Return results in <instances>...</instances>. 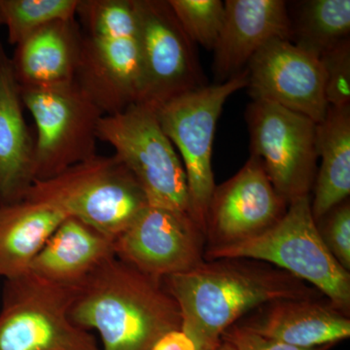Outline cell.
<instances>
[{
  "label": "cell",
  "mask_w": 350,
  "mask_h": 350,
  "mask_svg": "<svg viewBox=\"0 0 350 350\" xmlns=\"http://www.w3.org/2000/svg\"><path fill=\"white\" fill-rule=\"evenodd\" d=\"M188 38L213 50L224 21V2L220 0H167Z\"/></svg>",
  "instance_id": "cell-24"
},
{
  "label": "cell",
  "mask_w": 350,
  "mask_h": 350,
  "mask_svg": "<svg viewBox=\"0 0 350 350\" xmlns=\"http://www.w3.org/2000/svg\"><path fill=\"white\" fill-rule=\"evenodd\" d=\"M227 258L273 265L319 290L349 317L350 273L322 241L313 219L310 196L290 202L284 216L259 236L204 252L206 261Z\"/></svg>",
  "instance_id": "cell-4"
},
{
  "label": "cell",
  "mask_w": 350,
  "mask_h": 350,
  "mask_svg": "<svg viewBox=\"0 0 350 350\" xmlns=\"http://www.w3.org/2000/svg\"><path fill=\"white\" fill-rule=\"evenodd\" d=\"M206 237L190 214L148 206L114 239L115 255L163 280L204 261Z\"/></svg>",
  "instance_id": "cell-12"
},
{
  "label": "cell",
  "mask_w": 350,
  "mask_h": 350,
  "mask_svg": "<svg viewBox=\"0 0 350 350\" xmlns=\"http://www.w3.org/2000/svg\"><path fill=\"white\" fill-rule=\"evenodd\" d=\"M253 100H267L319 124L325 117V72L319 57L289 39L275 38L258 51L246 66Z\"/></svg>",
  "instance_id": "cell-14"
},
{
  "label": "cell",
  "mask_w": 350,
  "mask_h": 350,
  "mask_svg": "<svg viewBox=\"0 0 350 350\" xmlns=\"http://www.w3.org/2000/svg\"><path fill=\"white\" fill-rule=\"evenodd\" d=\"M222 29L213 48L216 84L243 72L251 57L275 38H291L283 0H227Z\"/></svg>",
  "instance_id": "cell-15"
},
{
  "label": "cell",
  "mask_w": 350,
  "mask_h": 350,
  "mask_svg": "<svg viewBox=\"0 0 350 350\" xmlns=\"http://www.w3.org/2000/svg\"><path fill=\"white\" fill-rule=\"evenodd\" d=\"M25 197L57 207L112 239L149 206L137 179L115 155H96L36 181Z\"/></svg>",
  "instance_id": "cell-5"
},
{
  "label": "cell",
  "mask_w": 350,
  "mask_h": 350,
  "mask_svg": "<svg viewBox=\"0 0 350 350\" xmlns=\"http://www.w3.org/2000/svg\"><path fill=\"white\" fill-rule=\"evenodd\" d=\"M315 224L331 254L345 271H350L349 199L333 207Z\"/></svg>",
  "instance_id": "cell-25"
},
{
  "label": "cell",
  "mask_w": 350,
  "mask_h": 350,
  "mask_svg": "<svg viewBox=\"0 0 350 350\" xmlns=\"http://www.w3.org/2000/svg\"><path fill=\"white\" fill-rule=\"evenodd\" d=\"M75 291L29 271L6 280L0 350H100L96 338L70 319Z\"/></svg>",
  "instance_id": "cell-8"
},
{
  "label": "cell",
  "mask_w": 350,
  "mask_h": 350,
  "mask_svg": "<svg viewBox=\"0 0 350 350\" xmlns=\"http://www.w3.org/2000/svg\"><path fill=\"white\" fill-rule=\"evenodd\" d=\"M325 72V96L329 107L350 105V39L320 57Z\"/></svg>",
  "instance_id": "cell-26"
},
{
  "label": "cell",
  "mask_w": 350,
  "mask_h": 350,
  "mask_svg": "<svg viewBox=\"0 0 350 350\" xmlns=\"http://www.w3.org/2000/svg\"><path fill=\"white\" fill-rule=\"evenodd\" d=\"M317 152L321 163L314 184L312 213L315 223L350 194V105L329 107L317 124Z\"/></svg>",
  "instance_id": "cell-21"
},
{
  "label": "cell",
  "mask_w": 350,
  "mask_h": 350,
  "mask_svg": "<svg viewBox=\"0 0 350 350\" xmlns=\"http://www.w3.org/2000/svg\"><path fill=\"white\" fill-rule=\"evenodd\" d=\"M292 41L321 57L350 39L349 0H308L296 4L290 19Z\"/></svg>",
  "instance_id": "cell-22"
},
{
  "label": "cell",
  "mask_w": 350,
  "mask_h": 350,
  "mask_svg": "<svg viewBox=\"0 0 350 350\" xmlns=\"http://www.w3.org/2000/svg\"><path fill=\"white\" fill-rule=\"evenodd\" d=\"M113 255L114 239L68 217L32 260L29 273L46 282L75 287Z\"/></svg>",
  "instance_id": "cell-18"
},
{
  "label": "cell",
  "mask_w": 350,
  "mask_h": 350,
  "mask_svg": "<svg viewBox=\"0 0 350 350\" xmlns=\"http://www.w3.org/2000/svg\"><path fill=\"white\" fill-rule=\"evenodd\" d=\"M214 350H236V349H234L231 344H229V342L221 340L220 344H219L217 347Z\"/></svg>",
  "instance_id": "cell-29"
},
{
  "label": "cell",
  "mask_w": 350,
  "mask_h": 350,
  "mask_svg": "<svg viewBox=\"0 0 350 350\" xmlns=\"http://www.w3.org/2000/svg\"><path fill=\"white\" fill-rule=\"evenodd\" d=\"M251 155L288 204L310 196L317 177V123L271 101L253 100L245 110Z\"/></svg>",
  "instance_id": "cell-10"
},
{
  "label": "cell",
  "mask_w": 350,
  "mask_h": 350,
  "mask_svg": "<svg viewBox=\"0 0 350 350\" xmlns=\"http://www.w3.org/2000/svg\"><path fill=\"white\" fill-rule=\"evenodd\" d=\"M20 87L24 107L36 122V181L53 178L98 155V125L105 113L76 79Z\"/></svg>",
  "instance_id": "cell-7"
},
{
  "label": "cell",
  "mask_w": 350,
  "mask_h": 350,
  "mask_svg": "<svg viewBox=\"0 0 350 350\" xmlns=\"http://www.w3.org/2000/svg\"><path fill=\"white\" fill-rule=\"evenodd\" d=\"M288 202L276 192L259 159L214 189L206 219V250L255 238L284 216Z\"/></svg>",
  "instance_id": "cell-13"
},
{
  "label": "cell",
  "mask_w": 350,
  "mask_h": 350,
  "mask_svg": "<svg viewBox=\"0 0 350 350\" xmlns=\"http://www.w3.org/2000/svg\"><path fill=\"white\" fill-rule=\"evenodd\" d=\"M162 282L180 310L181 330L197 350L215 349L227 329L265 304L325 298L291 273L245 258L204 260L195 269Z\"/></svg>",
  "instance_id": "cell-1"
},
{
  "label": "cell",
  "mask_w": 350,
  "mask_h": 350,
  "mask_svg": "<svg viewBox=\"0 0 350 350\" xmlns=\"http://www.w3.org/2000/svg\"><path fill=\"white\" fill-rule=\"evenodd\" d=\"M221 340L229 342L236 350H329L333 345H322V347L301 349L265 338L254 332L247 330L239 324H234L223 333Z\"/></svg>",
  "instance_id": "cell-27"
},
{
  "label": "cell",
  "mask_w": 350,
  "mask_h": 350,
  "mask_svg": "<svg viewBox=\"0 0 350 350\" xmlns=\"http://www.w3.org/2000/svg\"><path fill=\"white\" fill-rule=\"evenodd\" d=\"M247 83L245 68L228 81L206 85L156 108L163 131L180 155L191 215L204 234L207 209L216 187L211 163L216 126L226 101L247 87Z\"/></svg>",
  "instance_id": "cell-9"
},
{
  "label": "cell",
  "mask_w": 350,
  "mask_h": 350,
  "mask_svg": "<svg viewBox=\"0 0 350 350\" xmlns=\"http://www.w3.org/2000/svg\"><path fill=\"white\" fill-rule=\"evenodd\" d=\"M68 216L46 202L25 197L0 206V276L29 271L32 260Z\"/></svg>",
  "instance_id": "cell-20"
},
{
  "label": "cell",
  "mask_w": 350,
  "mask_h": 350,
  "mask_svg": "<svg viewBox=\"0 0 350 350\" xmlns=\"http://www.w3.org/2000/svg\"><path fill=\"white\" fill-rule=\"evenodd\" d=\"M80 0H0V27L16 46L44 25L75 19Z\"/></svg>",
  "instance_id": "cell-23"
},
{
  "label": "cell",
  "mask_w": 350,
  "mask_h": 350,
  "mask_svg": "<svg viewBox=\"0 0 350 350\" xmlns=\"http://www.w3.org/2000/svg\"><path fill=\"white\" fill-rule=\"evenodd\" d=\"M239 325L262 337L310 349L349 338V317L326 298L289 299L265 304Z\"/></svg>",
  "instance_id": "cell-16"
},
{
  "label": "cell",
  "mask_w": 350,
  "mask_h": 350,
  "mask_svg": "<svg viewBox=\"0 0 350 350\" xmlns=\"http://www.w3.org/2000/svg\"><path fill=\"white\" fill-rule=\"evenodd\" d=\"M24 108L11 57L0 41V206L24 199L36 182L34 139Z\"/></svg>",
  "instance_id": "cell-17"
},
{
  "label": "cell",
  "mask_w": 350,
  "mask_h": 350,
  "mask_svg": "<svg viewBox=\"0 0 350 350\" xmlns=\"http://www.w3.org/2000/svg\"><path fill=\"white\" fill-rule=\"evenodd\" d=\"M79 57L75 19L44 25L15 46L11 62L20 86H47L75 80Z\"/></svg>",
  "instance_id": "cell-19"
},
{
  "label": "cell",
  "mask_w": 350,
  "mask_h": 350,
  "mask_svg": "<svg viewBox=\"0 0 350 350\" xmlns=\"http://www.w3.org/2000/svg\"><path fill=\"white\" fill-rule=\"evenodd\" d=\"M144 96L154 108L206 86L196 44L188 38L167 0H135Z\"/></svg>",
  "instance_id": "cell-11"
},
{
  "label": "cell",
  "mask_w": 350,
  "mask_h": 350,
  "mask_svg": "<svg viewBox=\"0 0 350 350\" xmlns=\"http://www.w3.org/2000/svg\"><path fill=\"white\" fill-rule=\"evenodd\" d=\"M76 21V81L105 115L140 103L144 70L135 0H80Z\"/></svg>",
  "instance_id": "cell-3"
},
{
  "label": "cell",
  "mask_w": 350,
  "mask_h": 350,
  "mask_svg": "<svg viewBox=\"0 0 350 350\" xmlns=\"http://www.w3.org/2000/svg\"><path fill=\"white\" fill-rule=\"evenodd\" d=\"M150 350H197L194 342L185 332L170 331L153 345Z\"/></svg>",
  "instance_id": "cell-28"
},
{
  "label": "cell",
  "mask_w": 350,
  "mask_h": 350,
  "mask_svg": "<svg viewBox=\"0 0 350 350\" xmlns=\"http://www.w3.org/2000/svg\"><path fill=\"white\" fill-rule=\"evenodd\" d=\"M73 322L98 331L100 350H150L165 334L180 330V310L162 280L107 258L75 286Z\"/></svg>",
  "instance_id": "cell-2"
},
{
  "label": "cell",
  "mask_w": 350,
  "mask_h": 350,
  "mask_svg": "<svg viewBox=\"0 0 350 350\" xmlns=\"http://www.w3.org/2000/svg\"><path fill=\"white\" fill-rule=\"evenodd\" d=\"M98 139L113 147L114 155L144 190L149 206L191 215L185 170L156 108L137 103L105 115L98 122Z\"/></svg>",
  "instance_id": "cell-6"
}]
</instances>
